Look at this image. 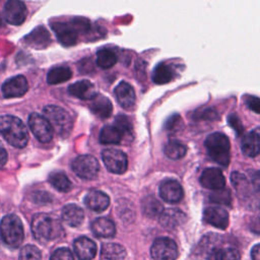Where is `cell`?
I'll use <instances>...</instances> for the list:
<instances>
[{
    "mask_svg": "<svg viewBox=\"0 0 260 260\" xmlns=\"http://www.w3.org/2000/svg\"><path fill=\"white\" fill-rule=\"evenodd\" d=\"M0 134L12 146L23 148L28 141V132L23 122L12 115L0 116Z\"/></svg>",
    "mask_w": 260,
    "mask_h": 260,
    "instance_id": "obj_1",
    "label": "cell"
},
{
    "mask_svg": "<svg viewBox=\"0 0 260 260\" xmlns=\"http://www.w3.org/2000/svg\"><path fill=\"white\" fill-rule=\"evenodd\" d=\"M31 233L36 240L46 243L57 239L62 233V226L53 216L47 213H37L31 219Z\"/></svg>",
    "mask_w": 260,
    "mask_h": 260,
    "instance_id": "obj_2",
    "label": "cell"
},
{
    "mask_svg": "<svg viewBox=\"0 0 260 260\" xmlns=\"http://www.w3.org/2000/svg\"><path fill=\"white\" fill-rule=\"evenodd\" d=\"M0 237L11 248H18L24 238L23 225L20 218L15 214H8L1 219Z\"/></svg>",
    "mask_w": 260,
    "mask_h": 260,
    "instance_id": "obj_3",
    "label": "cell"
},
{
    "mask_svg": "<svg viewBox=\"0 0 260 260\" xmlns=\"http://www.w3.org/2000/svg\"><path fill=\"white\" fill-rule=\"evenodd\" d=\"M206 149L210 157L219 165L228 166L230 162V140L220 132L210 134L205 140Z\"/></svg>",
    "mask_w": 260,
    "mask_h": 260,
    "instance_id": "obj_4",
    "label": "cell"
},
{
    "mask_svg": "<svg viewBox=\"0 0 260 260\" xmlns=\"http://www.w3.org/2000/svg\"><path fill=\"white\" fill-rule=\"evenodd\" d=\"M44 117L50 123L53 130L59 135L67 136L72 129V119L70 115L58 106H46L43 110Z\"/></svg>",
    "mask_w": 260,
    "mask_h": 260,
    "instance_id": "obj_5",
    "label": "cell"
},
{
    "mask_svg": "<svg viewBox=\"0 0 260 260\" xmlns=\"http://www.w3.org/2000/svg\"><path fill=\"white\" fill-rule=\"evenodd\" d=\"M73 172L81 179L93 180L98 177L100 165L96 158L90 154L77 156L72 162Z\"/></svg>",
    "mask_w": 260,
    "mask_h": 260,
    "instance_id": "obj_6",
    "label": "cell"
},
{
    "mask_svg": "<svg viewBox=\"0 0 260 260\" xmlns=\"http://www.w3.org/2000/svg\"><path fill=\"white\" fill-rule=\"evenodd\" d=\"M150 255L153 260H176L178 257L177 244L168 237L157 238L151 245Z\"/></svg>",
    "mask_w": 260,
    "mask_h": 260,
    "instance_id": "obj_7",
    "label": "cell"
},
{
    "mask_svg": "<svg viewBox=\"0 0 260 260\" xmlns=\"http://www.w3.org/2000/svg\"><path fill=\"white\" fill-rule=\"evenodd\" d=\"M28 126L35 137L42 143H49L53 138V129L46 118L32 113L28 117Z\"/></svg>",
    "mask_w": 260,
    "mask_h": 260,
    "instance_id": "obj_8",
    "label": "cell"
},
{
    "mask_svg": "<svg viewBox=\"0 0 260 260\" xmlns=\"http://www.w3.org/2000/svg\"><path fill=\"white\" fill-rule=\"evenodd\" d=\"M103 161L111 173L123 174L127 170L128 160L126 154L116 148H107L102 152Z\"/></svg>",
    "mask_w": 260,
    "mask_h": 260,
    "instance_id": "obj_9",
    "label": "cell"
},
{
    "mask_svg": "<svg viewBox=\"0 0 260 260\" xmlns=\"http://www.w3.org/2000/svg\"><path fill=\"white\" fill-rule=\"evenodd\" d=\"M3 15L8 23L19 25L24 22L27 15V9L23 2L19 0H9L4 5Z\"/></svg>",
    "mask_w": 260,
    "mask_h": 260,
    "instance_id": "obj_10",
    "label": "cell"
},
{
    "mask_svg": "<svg viewBox=\"0 0 260 260\" xmlns=\"http://www.w3.org/2000/svg\"><path fill=\"white\" fill-rule=\"evenodd\" d=\"M51 27L55 31L57 39L62 45L68 47L76 43L78 38V31L72 20H70L69 22H53L51 24Z\"/></svg>",
    "mask_w": 260,
    "mask_h": 260,
    "instance_id": "obj_11",
    "label": "cell"
},
{
    "mask_svg": "<svg viewBox=\"0 0 260 260\" xmlns=\"http://www.w3.org/2000/svg\"><path fill=\"white\" fill-rule=\"evenodd\" d=\"M2 94L6 99L19 98L26 93L28 89V83L23 75H16L7 79L2 84Z\"/></svg>",
    "mask_w": 260,
    "mask_h": 260,
    "instance_id": "obj_12",
    "label": "cell"
},
{
    "mask_svg": "<svg viewBox=\"0 0 260 260\" xmlns=\"http://www.w3.org/2000/svg\"><path fill=\"white\" fill-rule=\"evenodd\" d=\"M200 184L207 189L217 191L224 188L225 180L219 169L207 168L200 176Z\"/></svg>",
    "mask_w": 260,
    "mask_h": 260,
    "instance_id": "obj_13",
    "label": "cell"
},
{
    "mask_svg": "<svg viewBox=\"0 0 260 260\" xmlns=\"http://www.w3.org/2000/svg\"><path fill=\"white\" fill-rule=\"evenodd\" d=\"M160 197L170 203H177L183 198V188L179 182L175 180H166L159 187Z\"/></svg>",
    "mask_w": 260,
    "mask_h": 260,
    "instance_id": "obj_14",
    "label": "cell"
},
{
    "mask_svg": "<svg viewBox=\"0 0 260 260\" xmlns=\"http://www.w3.org/2000/svg\"><path fill=\"white\" fill-rule=\"evenodd\" d=\"M203 219L205 222L221 230L229 225V213L221 207H207L204 210Z\"/></svg>",
    "mask_w": 260,
    "mask_h": 260,
    "instance_id": "obj_15",
    "label": "cell"
},
{
    "mask_svg": "<svg viewBox=\"0 0 260 260\" xmlns=\"http://www.w3.org/2000/svg\"><path fill=\"white\" fill-rule=\"evenodd\" d=\"M73 249L79 260H91L96 255V245L87 237L76 239L73 243Z\"/></svg>",
    "mask_w": 260,
    "mask_h": 260,
    "instance_id": "obj_16",
    "label": "cell"
},
{
    "mask_svg": "<svg viewBox=\"0 0 260 260\" xmlns=\"http://www.w3.org/2000/svg\"><path fill=\"white\" fill-rule=\"evenodd\" d=\"M68 92L71 95L81 99V100H84V101H86V100L90 101L98 94L94 84L91 81L86 80V79L76 81L75 83L69 85Z\"/></svg>",
    "mask_w": 260,
    "mask_h": 260,
    "instance_id": "obj_17",
    "label": "cell"
},
{
    "mask_svg": "<svg viewBox=\"0 0 260 260\" xmlns=\"http://www.w3.org/2000/svg\"><path fill=\"white\" fill-rule=\"evenodd\" d=\"M115 94L117 102L122 108L126 110H130L133 108L136 98L134 89L129 83L125 81L120 82L115 88Z\"/></svg>",
    "mask_w": 260,
    "mask_h": 260,
    "instance_id": "obj_18",
    "label": "cell"
},
{
    "mask_svg": "<svg viewBox=\"0 0 260 260\" xmlns=\"http://www.w3.org/2000/svg\"><path fill=\"white\" fill-rule=\"evenodd\" d=\"M84 203L89 209L102 212L109 207L110 198L106 193L100 190H91L85 195Z\"/></svg>",
    "mask_w": 260,
    "mask_h": 260,
    "instance_id": "obj_19",
    "label": "cell"
},
{
    "mask_svg": "<svg viewBox=\"0 0 260 260\" xmlns=\"http://www.w3.org/2000/svg\"><path fill=\"white\" fill-rule=\"evenodd\" d=\"M24 43L36 49H44L51 43V37L44 26H38L23 39Z\"/></svg>",
    "mask_w": 260,
    "mask_h": 260,
    "instance_id": "obj_20",
    "label": "cell"
},
{
    "mask_svg": "<svg viewBox=\"0 0 260 260\" xmlns=\"http://www.w3.org/2000/svg\"><path fill=\"white\" fill-rule=\"evenodd\" d=\"M89 109L98 117L106 119L112 114L113 106L107 96L103 94H96L93 99L90 100Z\"/></svg>",
    "mask_w": 260,
    "mask_h": 260,
    "instance_id": "obj_21",
    "label": "cell"
},
{
    "mask_svg": "<svg viewBox=\"0 0 260 260\" xmlns=\"http://www.w3.org/2000/svg\"><path fill=\"white\" fill-rule=\"evenodd\" d=\"M242 151L250 157H255L259 154V129H255L245 134L241 141Z\"/></svg>",
    "mask_w": 260,
    "mask_h": 260,
    "instance_id": "obj_22",
    "label": "cell"
},
{
    "mask_svg": "<svg viewBox=\"0 0 260 260\" xmlns=\"http://www.w3.org/2000/svg\"><path fill=\"white\" fill-rule=\"evenodd\" d=\"M84 218V212L81 207L76 204L70 203L62 209V219L70 226L76 228L80 225Z\"/></svg>",
    "mask_w": 260,
    "mask_h": 260,
    "instance_id": "obj_23",
    "label": "cell"
},
{
    "mask_svg": "<svg viewBox=\"0 0 260 260\" xmlns=\"http://www.w3.org/2000/svg\"><path fill=\"white\" fill-rule=\"evenodd\" d=\"M186 220V215L183 211L177 208H170L161 212L159 222L167 229H175Z\"/></svg>",
    "mask_w": 260,
    "mask_h": 260,
    "instance_id": "obj_24",
    "label": "cell"
},
{
    "mask_svg": "<svg viewBox=\"0 0 260 260\" xmlns=\"http://www.w3.org/2000/svg\"><path fill=\"white\" fill-rule=\"evenodd\" d=\"M91 231L99 238H113L116 234L114 222L106 217L95 218L91 223Z\"/></svg>",
    "mask_w": 260,
    "mask_h": 260,
    "instance_id": "obj_25",
    "label": "cell"
},
{
    "mask_svg": "<svg viewBox=\"0 0 260 260\" xmlns=\"http://www.w3.org/2000/svg\"><path fill=\"white\" fill-rule=\"evenodd\" d=\"M207 260H241L240 252L236 248L211 247Z\"/></svg>",
    "mask_w": 260,
    "mask_h": 260,
    "instance_id": "obj_26",
    "label": "cell"
},
{
    "mask_svg": "<svg viewBox=\"0 0 260 260\" xmlns=\"http://www.w3.org/2000/svg\"><path fill=\"white\" fill-rule=\"evenodd\" d=\"M101 254L107 260H124L126 250L123 246L116 243H107L102 246Z\"/></svg>",
    "mask_w": 260,
    "mask_h": 260,
    "instance_id": "obj_27",
    "label": "cell"
},
{
    "mask_svg": "<svg viewBox=\"0 0 260 260\" xmlns=\"http://www.w3.org/2000/svg\"><path fill=\"white\" fill-rule=\"evenodd\" d=\"M175 72L171 66L166 63L158 64L152 73V80L156 84H166L174 79Z\"/></svg>",
    "mask_w": 260,
    "mask_h": 260,
    "instance_id": "obj_28",
    "label": "cell"
},
{
    "mask_svg": "<svg viewBox=\"0 0 260 260\" xmlns=\"http://www.w3.org/2000/svg\"><path fill=\"white\" fill-rule=\"evenodd\" d=\"M72 76V71L67 66H58L52 68L47 74V81L49 84L62 83Z\"/></svg>",
    "mask_w": 260,
    "mask_h": 260,
    "instance_id": "obj_29",
    "label": "cell"
},
{
    "mask_svg": "<svg viewBox=\"0 0 260 260\" xmlns=\"http://www.w3.org/2000/svg\"><path fill=\"white\" fill-rule=\"evenodd\" d=\"M141 207H142V211L143 213L150 217V218H154V217H159V215L161 214V212L164 211V207L160 204V202L153 196H147L142 200L141 203Z\"/></svg>",
    "mask_w": 260,
    "mask_h": 260,
    "instance_id": "obj_30",
    "label": "cell"
},
{
    "mask_svg": "<svg viewBox=\"0 0 260 260\" xmlns=\"http://www.w3.org/2000/svg\"><path fill=\"white\" fill-rule=\"evenodd\" d=\"M122 135L115 126L107 125L100 132V142L103 144H117L121 142Z\"/></svg>",
    "mask_w": 260,
    "mask_h": 260,
    "instance_id": "obj_31",
    "label": "cell"
},
{
    "mask_svg": "<svg viewBox=\"0 0 260 260\" xmlns=\"http://www.w3.org/2000/svg\"><path fill=\"white\" fill-rule=\"evenodd\" d=\"M48 180L50 184L60 192H68L72 187V184L68 177L61 172L51 173Z\"/></svg>",
    "mask_w": 260,
    "mask_h": 260,
    "instance_id": "obj_32",
    "label": "cell"
},
{
    "mask_svg": "<svg viewBox=\"0 0 260 260\" xmlns=\"http://www.w3.org/2000/svg\"><path fill=\"white\" fill-rule=\"evenodd\" d=\"M186 152L187 147L177 140H171L165 146V154L171 159L182 158L185 156Z\"/></svg>",
    "mask_w": 260,
    "mask_h": 260,
    "instance_id": "obj_33",
    "label": "cell"
},
{
    "mask_svg": "<svg viewBox=\"0 0 260 260\" xmlns=\"http://www.w3.org/2000/svg\"><path fill=\"white\" fill-rule=\"evenodd\" d=\"M117 62L116 54L110 49H101L96 53V63L103 69L113 67Z\"/></svg>",
    "mask_w": 260,
    "mask_h": 260,
    "instance_id": "obj_34",
    "label": "cell"
},
{
    "mask_svg": "<svg viewBox=\"0 0 260 260\" xmlns=\"http://www.w3.org/2000/svg\"><path fill=\"white\" fill-rule=\"evenodd\" d=\"M231 182L235 189L241 194V195H247L250 191V184L247 180V178L239 172H234L231 176Z\"/></svg>",
    "mask_w": 260,
    "mask_h": 260,
    "instance_id": "obj_35",
    "label": "cell"
},
{
    "mask_svg": "<svg viewBox=\"0 0 260 260\" xmlns=\"http://www.w3.org/2000/svg\"><path fill=\"white\" fill-rule=\"evenodd\" d=\"M18 260H42V253L36 246L26 245L21 248Z\"/></svg>",
    "mask_w": 260,
    "mask_h": 260,
    "instance_id": "obj_36",
    "label": "cell"
},
{
    "mask_svg": "<svg viewBox=\"0 0 260 260\" xmlns=\"http://www.w3.org/2000/svg\"><path fill=\"white\" fill-rule=\"evenodd\" d=\"M115 127L123 134L132 132V124L127 116L119 115L115 119Z\"/></svg>",
    "mask_w": 260,
    "mask_h": 260,
    "instance_id": "obj_37",
    "label": "cell"
},
{
    "mask_svg": "<svg viewBox=\"0 0 260 260\" xmlns=\"http://www.w3.org/2000/svg\"><path fill=\"white\" fill-rule=\"evenodd\" d=\"M166 129L170 132H178L183 128V120L180 115L175 114L171 116L166 122Z\"/></svg>",
    "mask_w": 260,
    "mask_h": 260,
    "instance_id": "obj_38",
    "label": "cell"
},
{
    "mask_svg": "<svg viewBox=\"0 0 260 260\" xmlns=\"http://www.w3.org/2000/svg\"><path fill=\"white\" fill-rule=\"evenodd\" d=\"M210 199L218 204H224L228 205L231 203V195H230V191L229 190H217L215 191L211 196Z\"/></svg>",
    "mask_w": 260,
    "mask_h": 260,
    "instance_id": "obj_39",
    "label": "cell"
},
{
    "mask_svg": "<svg viewBox=\"0 0 260 260\" xmlns=\"http://www.w3.org/2000/svg\"><path fill=\"white\" fill-rule=\"evenodd\" d=\"M50 260H74V258L69 249L59 248L52 253Z\"/></svg>",
    "mask_w": 260,
    "mask_h": 260,
    "instance_id": "obj_40",
    "label": "cell"
},
{
    "mask_svg": "<svg viewBox=\"0 0 260 260\" xmlns=\"http://www.w3.org/2000/svg\"><path fill=\"white\" fill-rule=\"evenodd\" d=\"M229 124L235 129V131H237V133L239 135H241L242 133H244V126L242 125L240 119L238 118L237 115H231L229 117Z\"/></svg>",
    "mask_w": 260,
    "mask_h": 260,
    "instance_id": "obj_41",
    "label": "cell"
},
{
    "mask_svg": "<svg viewBox=\"0 0 260 260\" xmlns=\"http://www.w3.org/2000/svg\"><path fill=\"white\" fill-rule=\"evenodd\" d=\"M249 109H251L252 111H254L256 114L260 113V109H259V100L256 96H248L247 101H246Z\"/></svg>",
    "mask_w": 260,
    "mask_h": 260,
    "instance_id": "obj_42",
    "label": "cell"
},
{
    "mask_svg": "<svg viewBox=\"0 0 260 260\" xmlns=\"http://www.w3.org/2000/svg\"><path fill=\"white\" fill-rule=\"evenodd\" d=\"M7 159H8L7 151L2 146H0V169L5 166V164L7 162Z\"/></svg>",
    "mask_w": 260,
    "mask_h": 260,
    "instance_id": "obj_43",
    "label": "cell"
},
{
    "mask_svg": "<svg viewBox=\"0 0 260 260\" xmlns=\"http://www.w3.org/2000/svg\"><path fill=\"white\" fill-rule=\"evenodd\" d=\"M206 116H208V119H213L216 117V113L211 109L203 110L202 113H200V119H205Z\"/></svg>",
    "mask_w": 260,
    "mask_h": 260,
    "instance_id": "obj_44",
    "label": "cell"
},
{
    "mask_svg": "<svg viewBox=\"0 0 260 260\" xmlns=\"http://www.w3.org/2000/svg\"><path fill=\"white\" fill-rule=\"evenodd\" d=\"M253 260H260V252H259V245H255L251 252Z\"/></svg>",
    "mask_w": 260,
    "mask_h": 260,
    "instance_id": "obj_45",
    "label": "cell"
},
{
    "mask_svg": "<svg viewBox=\"0 0 260 260\" xmlns=\"http://www.w3.org/2000/svg\"><path fill=\"white\" fill-rule=\"evenodd\" d=\"M2 25V20H1V18H0V26Z\"/></svg>",
    "mask_w": 260,
    "mask_h": 260,
    "instance_id": "obj_46",
    "label": "cell"
},
{
    "mask_svg": "<svg viewBox=\"0 0 260 260\" xmlns=\"http://www.w3.org/2000/svg\"><path fill=\"white\" fill-rule=\"evenodd\" d=\"M0 146H2V143H1V141H0Z\"/></svg>",
    "mask_w": 260,
    "mask_h": 260,
    "instance_id": "obj_47",
    "label": "cell"
}]
</instances>
